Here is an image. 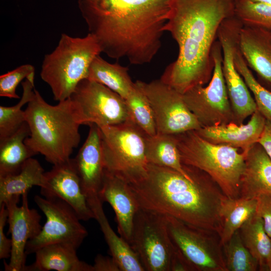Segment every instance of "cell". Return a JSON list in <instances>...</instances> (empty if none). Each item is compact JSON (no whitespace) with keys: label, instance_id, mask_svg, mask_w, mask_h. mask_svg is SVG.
<instances>
[{"label":"cell","instance_id":"cell-1","mask_svg":"<svg viewBox=\"0 0 271 271\" xmlns=\"http://www.w3.org/2000/svg\"><path fill=\"white\" fill-rule=\"evenodd\" d=\"M172 0H78L101 52L133 65L150 63L162 46Z\"/></svg>","mask_w":271,"mask_h":271},{"label":"cell","instance_id":"cell-2","mask_svg":"<svg viewBox=\"0 0 271 271\" xmlns=\"http://www.w3.org/2000/svg\"><path fill=\"white\" fill-rule=\"evenodd\" d=\"M235 0H172L165 31L177 43L175 61L160 79L184 94L209 83L214 63L212 50L222 22L235 15Z\"/></svg>","mask_w":271,"mask_h":271},{"label":"cell","instance_id":"cell-3","mask_svg":"<svg viewBox=\"0 0 271 271\" xmlns=\"http://www.w3.org/2000/svg\"><path fill=\"white\" fill-rule=\"evenodd\" d=\"M189 179L171 168L148 164L145 177L129 184L140 208L220 233L226 196L205 172L183 164Z\"/></svg>","mask_w":271,"mask_h":271},{"label":"cell","instance_id":"cell-4","mask_svg":"<svg viewBox=\"0 0 271 271\" xmlns=\"http://www.w3.org/2000/svg\"><path fill=\"white\" fill-rule=\"evenodd\" d=\"M25 112L30 130L25 144L53 165L70 159L80 142L81 125L71 98L50 105L35 88Z\"/></svg>","mask_w":271,"mask_h":271},{"label":"cell","instance_id":"cell-5","mask_svg":"<svg viewBox=\"0 0 271 271\" xmlns=\"http://www.w3.org/2000/svg\"><path fill=\"white\" fill-rule=\"evenodd\" d=\"M182 164L202 170L230 198L240 196L245 155L238 149L210 143L195 130L175 134Z\"/></svg>","mask_w":271,"mask_h":271},{"label":"cell","instance_id":"cell-6","mask_svg":"<svg viewBox=\"0 0 271 271\" xmlns=\"http://www.w3.org/2000/svg\"><path fill=\"white\" fill-rule=\"evenodd\" d=\"M100 53L97 40L89 33L82 38L61 34L55 49L45 55L40 72L55 100L70 97L78 84L87 78L91 62Z\"/></svg>","mask_w":271,"mask_h":271},{"label":"cell","instance_id":"cell-7","mask_svg":"<svg viewBox=\"0 0 271 271\" xmlns=\"http://www.w3.org/2000/svg\"><path fill=\"white\" fill-rule=\"evenodd\" d=\"M99 128L104 170L129 184L143 178L148 166L147 134L129 118Z\"/></svg>","mask_w":271,"mask_h":271},{"label":"cell","instance_id":"cell-8","mask_svg":"<svg viewBox=\"0 0 271 271\" xmlns=\"http://www.w3.org/2000/svg\"><path fill=\"white\" fill-rule=\"evenodd\" d=\"M165 216L171 240L192 270L227 271L218 233Z\"/></svg>","mask_w":271,"mask_h":271},{"label":"cell","instance_id":"cell-9","mask_svg":"<svg viewBox=\"0 0 271 271\" xmlns=\"http://www.w3.org/2000/svg\"><path fill=\"white\" fill-rule=\"evenodd\" d=\"M130 245L145 270L171 271L176 251L165 215L140 208L134 216Z\"/></svg>","mask_w":271,"mask_h":271},{"label":"cell","instance_id":"cell-10","mask_svg":"<svg viewBox=\"0 0 271 271\" xmlns=\"http://www.w3.org/2000/svg\"><path fill=\"white\" fill-rule=\"evenodd\" d=\"M212 55L214 69L208 85H197L183 94L184 99L202 127L233 122V112L222 71L223 55L217 40Z\"/></svg>","mask_w":271,"mask_h":271},{"label":"cell","instance_id":"cell-11","mask_svg":"<svg viewBox=\"0 0 271 271\" xmlns=\"http://www.w3.org/2000/svg\"><path fill=\"white\" fill-rule=\"evenodd\" d=\"M34 200L46 220L40 232L28 241L27 255L35 253L39 248L53 243H64L77 249L88 232L73 209L59 198L36 195Z\"/></svg>","mask_w":271,"mask_h":271},{"label":"cell","instance_id":"cell-12","mask_svg":"<svg viewBox=\"0 0 271 271\" xmlns=\"http://www.w3.org/2000/svg\"><path fill=\"white\" fill-rule=\"evenodd\" d=\"M79 123L99 127L122 123L129 119L124 99L105 85L85 78L70 97Z\"/></svg>","mask_w":271,"mask_h":271},{"label":"cell","instance_id":"cell-13","mask_svg":"<svg viewBox=\"0 0 271 271\" xmlns=\"http://www.w3.org/2000/svg\"><path fill=\"white\" fill-rule=\"evenodd\" d=\"M243 26L234 15L224 20L217 33L222 50V71L233 112V122L240 125L257 109L255 100L235 68L234 55Z\"/></svg>","mask_w":271,"mask_h":271},{"label":"cell","instance_id":"cell-14","mask_svg":"<svg viewBox=\"0 0 271 271\" xmlns=\"http://www.w3.org/2000/svg\"><path fill=\"white\" fill-rule=\"evenodd\" d=\"M153 111L157 133L177 134L202 127L187 106L183 94L160 79L147 83L137 81Z\"/></svg>","mask_w":271,"mask_h":271},{"label":"cell","instance_id":"cell-15","mask_svg":"<svg viewBox=\"0 0 271 271\" xmlns=\"http://www.w3.org/2000/svg\"><path fill=\"white\" fill-rule=\"evenodd\" d=\"M28 193L22 195L21 206L18 205L19 196L12 197L4 203L8 210L9 231L12 240L9 262H4L6 271H25L27 243L36 237L42 228L41 215L36 209L29 208Z\"/></svg>","mask_w":271,"mask_h":271},{"label":"cell","instance_id":"cell-16","mask_svg":"<svg viewBox=\"0 0 271 271\" xmlns=\"http://www.w3.org/2000/svg\"><path fill=\"white\" fill-rule=\"evenodd\" d=\"M40 188L43 197L66 202L81 220L95 219L83 192L74 159L54 165L49 171L45 172V184Z\"/></svg>","mask_w":271,"mask_h":271},{"label":"cell","instance_id":"cell-17","mask_svg":"<svg viewBox=\"0 0 271 271\" xmlns=\"http://www.w3.org/2000/svg\"><path fill=\"white\" fill-rule=\"evenodd\" d=\"M88 126V136L74 159L83 192L91 209L103 203L100 192L104 167L100 128L93 123Z\"/></svg>","mask_w":271,"mask_h":271},{"label":"cell","instance_id":"cell-18","mask_svg":"<svg viewBox=\"0 0 271 271\" xmlns=\"http://www.w3.org/2000/svg\"><path fill=\"white\" fill-rule=\"evenodd\" d=\"M100 198L112 207L117 231L130 244L134 216L140 207L129 184L104 170Z\"/></svg>","mask_w":271,"mask_h":271},{"label":"cell","instance_id":"cell-19","mask_svg":"<svg viewBox=\"0 0 271 271\" xmlns=\"http://www.w3.org/2000/svg\"><path fill=\"white\" fill-rule=\"evenodd\" d=\"M239 47L247 66L255 73L257 81L271 91V31L243 25Z\"/></svg>","mask_w":271,"mask_h":271},{"label":"cell","instance_id":"cell-20","mask_svg":"<svg viewBox=\"0 0 271 271\" xmlns=\"http://www.w3.org/2000/svg\"><path fill=\"white\" fill-rule=\"evenodd\" d=\"M265 120V118L256 109L246 124L238 125L231 122L202 127L195 131L210 143L237 148L245 156L248 150L258 142Z\"/></svg>","mask_w":271,"mask_h":271},{"label":"cell","instance_id":"cell-21","mask_svg":"<svg viewBox=\"0 0 271 271\" xmlns=\"http://www.w3.org/2000/svg\"><path fill=\"white\" fill-rule=\"evenodd\" d=\"M245 162L239 197L252 199L271 194V159L259 144L248 150Z\"/></svg>","mask_w":271,"mask_h":271},{"label":"cell","instance_id":"cell-22","mask_svg":"<svg viewBox=\"0 0 271 271\" xmlns=\"http://www.w3.org/2000/svg\"><path fill=\"white\" fill-rule=\"evenodd\" d=\"M74 247L64 243L44 246L35 252V262L25 271H93L92 265L81 260Z\"/></svg>","mask_w":271,"mask_h":271},{"label":"cell","instance_id":"cell-23","mask_svg":"<svg viewBox=\"0 0 271 271\" xmlns=\"http://www.w3.org/2000/svg\"><path fill=\"white\" fill-rule=\"evenodd\" d=\"M95 219L99 223L111 256L118 265L121 271H145L137 254L125 240L119 237L111 228L104 213L103 205L92 209Z\"/></svg>","mask_w":271,"mask_h":271},{"label":"cell","instance_id":"cell-24","mask_svg":"<svg viewBox=\"0 0 271 271\" xmlns=\"http://www.w3.org/2000/svg\"><path fill=\"white\" fill-rule=\"evenodd\" d=\"M30 134L24 122L14 133L0 141V177L18 172L25 162L36 155L25 143Z\"/></svg>","mask_w":271,"mask_h":271},{"label":"cell","instance_id":"cell-25","mask_svg":"<svg viewBox=\"0 0 271 271\" xmlns=\"http://www.w3.org/2000/svg\"><path fill=\"white\" fill-rule=\"evenodd\" d=\"M45 171L39 162L28 159L16 174L0 177V205L14 196H22L33 186H44Z\"/></svg>","mask_w":271,"mask_h":271},{"label":"cell","instance_id":"cell-26","mask_svg":"<svg viewBox=\"0 0 271 271\" xmlns=\"http://www.w3.org/2000/svg\"><path fill=\"white\" fill-rule=\"evenodd\" d=\"M145 145L148 164L171 168L192 179L184 169L175 134L157 133L153 136L146 135Z\"/></svg>","mask_w":271,"mask_h":271},{"label":"cell","instance_id":"cell-27","mask_svg":"<svg viewBox=\"0 0 271 271\" xmlns=\"http://www.w3.org/2000/svg\"><path fill=\"white\" fill-rule=\"evenodd\" d=\"M86 78L105 85L124 99L134 86L127 67L118 63H110L100 55H97L91 62Z\"/></svg>","mask_w":271,"mask_h":271},{"label":"cell","instance_id":"cell-28","mask_svg":"<svg viewBox=\"0 0 271 271\" xmlns=\"http://www.w3.org/2000/svg\"><path fill=\"white\" fill-rule=\"evenodd\" d=\"M242 241L258 264L260 270H269L271 265V238L260 217L255 213L239 228Z\"/></svg>","mask_w":271,"mask_h":271},{"label":"cell","instance_id":"cell-29","mask_svg":"<svg viewBox=\"0 0 271 271\" xmlns=\"http://www.w3.org/2000/svg\"><path fill=\"white\" fill-rule=\"evenodd\" d=\"M256 204V198L226 197L220 211L222 228L220 237L222 245L255 213Z\"/></svg>","mask_w":271,"mask_h":271},{"label":"cell","instance_id":"cell-30","mask_svg":"<svg viewBox=\"0 0 271 271\" xmlns=\"http://www.w3.org/2000/svg\"><path fill=\"white\" fill-rule=\"evenodd\" d=\"M35 76L26 78L22 83L23 94L18 103L12 106H0V141L16 132L26 122L22 107L32 99L35 89Z\"/></svg>","mask_w":271,"mask_h":271},{"label":"cell","instance_id":"cell-31","mask_svg":"<svg viewBox=\"0 0 271 271\" xmlns=\"http://www.w3.org/2000/svg\"><path fill=\"white\" fill-rule=\"evenodd\" d=\"M129 118L147 135L157 133L156 125L151 104L137 81L134 87L124 99Z\"/></svg>","mask_w":271,"mask_h":271},{"label":"cell","instance_id":"cell-32","mask_svg":"<svg viewBox=\"0 0 271 271\" xmlns=\"http://www.w3.org/2000/svg\"><path fill=\"white\" fill-rule=\"evenodd\" d=\"M234 61L236 69L252 93L257 109L266 119L271 121V91L257 81L244 59L239 45L234 53Z\"/></svg>","mask_w":271,"mask_h":271},{"label":"cell","instance_id":"cell-33","mask_svg":"<svg viewBox=\"0 0 271 271\" xmlns=\"http://www.w3.org/2000/svg\"><path fill=\"white\" fill-rule=\"evenodd\" d=\"M223 251L227 271H255L258 264L244 245L239 230L223 245Z\"/></svg>","mask_w":271,"mask_h":271},{"label":"cell","instance_id":"cell-34","mask_svg":"<svg viewBox=\"0 0 271 271\" xmlns=\"http://www.w3.org/2000/svg\"><path fill=\"white\" fill-rule=\"evenodd\" d=\"M234 12L243 25L271 31V5L251 0H235Z\"/></svg>","mask_w":271,"mask_h":271},{"label":"cell","instance_id":"cell-35","mask_svg":"<svg viewBox=\"0 0 271 271\" xmlns=\"http://www.w3.org/2000/svg\"><path fill=\"white\" fill-rule=\"evenodd\" d=\"M35 67L31 64L21 65L0 76V96L19 99L16 93L19 84L24 79L35 76Z\"/></svg>","mask_w":271,"mask_h":271},{"label":"cell","instance_id":"cell-36","mask_svg":"<svg viewBox=\"0 0 271 271\" xmlns=\"http://www.w3.org/2000/svg\"><path fill=\"white\" fill-rule=\"evenodd\" d=\"M256 199L255 213L262 219L264 228L271 238V194H263Z\"/></svg>","mask_w":271,"mask_h":271},{"label":"cell","instance_id":"cell-37","mask_svg":"<svg viewBox=\"0 0 271 271\" xmlns=\"http://www.w3.org/2000/svg\"><path fill=\"white\" fill-rule=\"evenodd\" d=\"M8 219V210L3 203L0 205V259L10 257L12 249L11 239L7 238L4 232V227Z\"/></svg>","mask_w":271,"mask_h":271},{"label":"cell","instance_id":"cell-38","mask_svg":"<svg viewBox=\"0 0 271 271\" xmlns=\"http://www.w3.org/2000/svg\"><path fill=\"white\" fill-rule=\"evenodd\" d=\"M92 265L93 271H121L112 256L109 257L98 254L94 258Z\"/></svg>","mask_w":271,"mask_h":271},{"label":"cell","instance_id":"cell-39","mask_svg":"<svg viewBox=\"0 0 271 271\" xmlns=\"http://www.w3.org/2000/svg\"><path fill=\"white\" fill-rule=\"evenodd\" d=\"M257 143L260 145L271 159V121L266 119L264 128Z\"/></svg>","mask_w":271,"mask_h":271},{"label":"cell","instance_id":"cell-40","mask_svg":"<svg viewBox=\"0 0 271 271\" xmlns=\"http://www.w3.org/2000/svg\"><path fill=\"white\" fill-rule=\"evenodd\" d=\"M254 2H260L263 3H266L271 5V0H251Z\"/></svg>","mask_w":271,"mask_h":271},{"label":"cell","instance_id":"cell-41","mask_svg":"<svg viewBox=\"0 0 271 271\" xmlns=\"http://www.w3.org/2000/svg\"><path fill=\"white\" fill-rule=\"evenodd\" d=\"M269 271H271V265H270V267Z\"/></svg>","mask_w":271,"mask_h":271}]
</instances>
